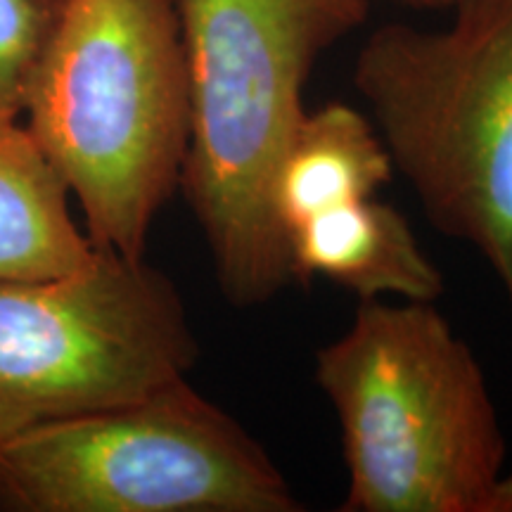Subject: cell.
<instances>
[{
  "mask_svg": "<svg viewBox=\"0 0 512 512\" xmlns=\"http://www.w3.org/2000/svg\"><path fill=\"white\" fill-rule=\"evenodd\" d=\"M368 8L370 0H178L190 91L181 192L223 297L240 309L271 302L294 280L273 176L306 114L318 57L361 27Z\"/></svg>",
  "mask_w": 512,
  "mask_h": 512,
  "instance_id": "1",
  "label": "cell"
},
{
  "mask_svg": "<svg viewBox=\"0 0 512 512\" xmlns=\"http://www.w3.org/2000/svg\"><path fill=\"white\" fill-rule=\"evenodd\" d=\"M316 382L339 422L342 512H512L489 382L434 302H363L318 349Z\"/></svg>",
  "mask_w": 512,
  "mask_h": 512,
  "instance_id": "2",
  "label": "cell"
},
{
  "mask_svg": "<svg viewBox=\"0 0 512 512\" xmlns=\"http://www.w3.org/2000/svg\"><path fill=\"white\" fill-rule=\"evenodd\" d=\"M22 121L79 202L93 245L145 256L188 152L178 0H67Z\"/></svg>",
  "mask_w": 512,
  "mask_h": 512,
  "instance_id": "3",
  "label": "cell"
},
{
  "mask_svg": "<svg viewBox=\"0 0 512 512\" xmlns=\"http://www.w3.org/2000/svg\"><path fill=\"white\" fill-rule=\"evenodd\" d=\"M354 86L427 221L482 254L512 309V0H460L441 31L384 24Z\"/></svg>",
  "mask_w": 512,
  "mask_h": 512,
  "instance_id": "4",
  "label": "cell"
},
{
  "mask_svg": "<svg viewBox=\"0 0 512 512\" xmlns=\"http://www.w3.org/2000/svg\"><path fill=\"white\" fill-rule=\"evenodd\" d=\"M264 446L188 377L0 444V512H299Z\"/></svg>",
  "mask_w": 512,
  "mask_h": 512,
  "instance_id": "5",
  "label": "cell"
},
{
  "mask_svg": "<svg viewBox=\"0 0 512 512\" xmlns=\"http://www.w3.org/2000/svg\"><path fill=\"white\" fill-rule=\"evenodd\" d=\"M197 356L181 292L145 256L98 247L74 273L0 283V444L136 401Z\"/></svg>",
  "mask_w": 512,
  "mask_h": 512,
  "instance_id": "6",
  "label": "cell"
},
{
  "mask_svg": "<svg viewBox=\"0 0 512 512\" xmlns=\"http://www.w3.org/2000/svg\"><path fill=\"white\" fill-rule=\"evenodd\" d=\"M294 280L325 278L363 302L399 297L437 302L444 275L420 247L411 223L375 197L320 211L287 233Z\"/></svg>",
  "mask_w": 512,
  "mask_h": 512,
  "instance_id": "7",
  "label": "cell"
},
{
  "mask_svg": "<svg viewBox=\"0 0 512 512\" xmlns=\"http://www.w3.org/2000/svg\"><path fill=\"white\" fill-rule=\"evenodd\" d=\"M69 195L24 121L0 119V283L60 278L93 259Z\"/></svg>",
  "mask_w": 512,
  "mask_h": 512,
  "instance_id": "8",
  "label": "cell"
},
{
  "mask_svg": "<svg viewBox=\"0 0 512 512\" xmlns=\"http://www.w3.org/2000/svg\"><path fill=\"white\" fill-rule=\"evenodd\" d=\"M394 176V162L373 119L344 102L306 114L287 140L273 176L280 226H294L339 204L375 197Z\"/></svg>",
  "mask_w": 512,
  "mask_h": 512,
  "instance_id": "9",
  "label": "cell"
},
{
  "mask_svg": "<svg viewBox=\"0 0 512 512\" xmlns=\"http://www.w3.org/2000/svg\"><path fill=\"white\" fill-rule=\"evenodd\" d=\"M67 0H0V119H22Z\"/></svg>",
  "mask_w": 512,
  "mask_h": 512,
  "instance_id": "10",
  "label": "cell"
},
{
  "mask_svg": "<svg viewBox=\"0 0 512 512\" xmlns=\"http://www.w3.org/2000/svg\"><path fill=\"white\" fill-rule=\"evenodd\" d=\"M370 3H373V0H370ZM392 3L411 5V8L418 10H453L460 0H392Z\"/></svg>",
  "mask_w": 512,
  "mask_h": 512,
  "instance_id": "11",
  "label": "cell"
}]
</instances>
